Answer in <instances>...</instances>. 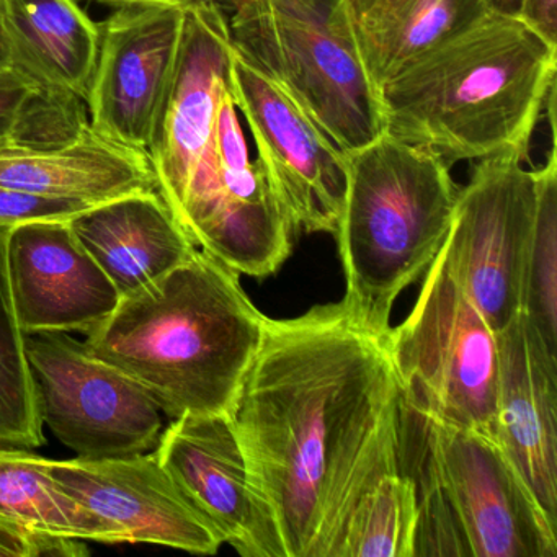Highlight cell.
<instances>
[{"label":"cell","instance_id":"6da1fadb","mask_svg":"<svg viewBox=\"0 0 557 557\" xmlns=\"http://www.w3.org/2000/svg\"><path fill=\"white\" fill-rule=\"evenodd\" d=\"M387 334L344 299L265 318L227 416L282 557H335L355 502L400 468L403 389Z\"/></svg>","mask_w":557,"mask_h":557},{"label":"cell","instance_id":"7a4b0ae2","mask_svg":"<svg viewBox=\"0 0 557 557\" xmlns=\"http://www.w3.org/2000/svg\"><path fill=\"white\" fill-rule=\"evenodd\" d=\"M265 315L240 275L205 250L120 299L86 334L87 350L178 419L227 413L262 342Z\"/></svg>","mask_w":557,"mask_h":557},{"label":"cell","instance_id":"3957f363","mask_svg":"<svg viewBox=\"0 0 557 557\" xmlns=\"http://www.w3.org/2000/svg\"><path fill=\"white\" fill-rule=\"evenodd\" d=\"M556 70L557 45L491 12L377 89L384 132L449 165L528 158Z\"/></svg>","mask_w":557,"mask_h":557},{"label":"cell","instance_id":"277c9868","mask_svg":"<svg viewBox=\"0 0 557 557\" xmlns=\"http://www.w3.org/2000/svg\"><path fill=\"white\" fill-rule=\"evenodd\" d=\"M345 190L335 226L344 302L380 334L391 331L400 293L438 256L459 188L449 164L383 132L344 154Z\"/></svg>","mask_w":557,"mask_h":557},{"label":"cell","instance_id":"5b68a950","mask_svg":"<svg viewBox=\"0 0 557 557\" xmlns=\"http://www.w3.org/2000/svg\"><path fill=\"white\" fill-rule=\"evenodd\" d=\"M234 50L269 77L338 149L384 132L380 100L351 40L341 0H231Z\"/></svg>","mask_w":557,"mask_h":557},{"label":"cell","instance_id":"8992f818","mask_svg":"<svg viewBox=\"0 0 557 557\" xmlns=\"http://www.w3.org/2000/svg\"><path fill=\"white\" fill-rule=\"evenodd\" d=\"M387 344L407 404L495 438L498 335L440 252L423 275L416 306L391 327Z\"/></svg>","mask_w":557,"mask_h":557},{"label":"cell","instance_id":"52a82bcc","mask_svg":"<svg viewBox=\"0 0 557 557\" xmlns=\"http://www.w3.org/2000/svg\"><path fill=\"white\" fill-rule=\"evenodd\" d=\"M403 438L442 488L469 557H556L547 517L500 443L429 416L403 397Z\"/></svg>","mask_w":557,"mask_h":557},{"label":"cell","instance_id":"ba28073f","mask_svg":"<svg viewBox=\"0 0 557 557\" xmlns=\"http://www.w3.org/2000/svg\"><path fill=\"white\" fill-rule=\"evenodd\" d=\"M175 220L198 249L240 276L273 275L292 253L298 230L259 162L250 161L230 84L221 94L213 141Z\"/></svg>","mask_w":557,"mask_h":557},{"label":"cell","instance_id":"9c48e42d","mask_svg":"<svg viewBox=\"0 0 557 557\" xmlns=\"http://www.w3.org/2000/svg\"><path fill=\"white\" fill-rule=\"evenodd\" d=\"M528 158L500 152L481 159L459 188L440 249L449 273L495 332L521 312L524 259L536 207V174Z\"/></svg>","mask_w":557,"mask_h":557},{"label":"cell","instance_id":"30bf717a","mask_svg":"<svg viewBox=\"0 0 557 557\" xmlns=\"http://www.w3.org/2000/svg\"><path fill=\"white\" fill-rule=\"evenodd\" d=\"M41 422L79 458L148 453L162 410L132 377L94 357L70 332L25 334Z\"/></svg>","mask_w":557,"mask_h":557},{"label":"cell","instance_id":"8fae6325","mask_svg":"<svg viewBox=\"0 0 557 557\" xmlns=\"http://www.w3.org/2000/svg\"><path fill=\"white\" fill-rule=\"evenodd\" d=\"M230 90L249 126L257 162L296 230L334 234L344 201V152L236 50Z\"/></svg>","mask_w":557,"mask_h":557},{"label":"cell","instance_id":"7c38bea8","mask_svg":"<svg viewBox=\"0 0 557 557\" xmlns=\"http://www.w3.org/2000/svg\"><path fill=\"white\" fill-rule=\"evenodd\" d=\"M233 54L223 2L195 0L185 5L177 60L146 149L158 194L174 218L213 141Z\"/></svg>","mask_w":557,"mask_h":557},{"label":"cell","instance_id":"4fadbf2b","mask_svg":"<svg viewBox=\"0 0 557 557\" xmlns=\"http://www.w3.org/2000/svg\"><path fill=\"white\" fill-rule=\"evenodd\" d=\"M50 471L54 482L109 531L112 544H156L207 556L224 544L154 449L110 458L51 459Z\"/></svg>","mask_w":557,"mask_h":557},{"label":"cell","instance_id":"5bb4252c","mask_svg":"<svg viewBox=\"0 0 557 557\" xmlns=\"http://www.w3.org/2000/svg\"><path fill=\"white\" fill-rule=\"evenodd\" d=\"M185 5L123 4L100 25L87 90L89 123L103 138L146 152L177 60Z\"/></svg>","mask_w":557,"mask_h":557},{"label":"cell","instance_id":"9a60e30c","mask_svg":"<svg viewBox=\"0 0 557 557\" xmlns=\"http://www.w3.org/2000/svg\"><path fill=\"white\" fill-rule=\"evenodd\" d=\"M154 453L224 544L244 557H282L278 534L250 485L246 456L227 413L172 419Z\"/></svg>","mask_w":557,"mask_h":557},{"label":"cell","instance_id":"2e32d148","mask_svg":"<svg viewBox=\"0 0 557 557\" xmlns=\"http://www.w3.org/2000/svg\"><path fill=\"white\" fill-rule=\"evenodd\" d=\"M5 250L15 312L25 334H89L122 299L70 221L11 227Z\"/></svg>","mask_w":557,"mask_h":557},{"label":"cell","instance_id":"e0dca14e","mask_svg":"<svg viewBox=\"0 0 557 557\" xmlns=\"http://www.w3.org/2000/svg\"><path fill=\"white\" fill-rule=\"evenodd\" d=\"M497 335L495 440L557 523V351L523 312Z\"/></svg>","mask_w":557,"mask_h":557},{"label":"cell","instance_id":"ac0fdd59","mask_svg":"<svg viewBox=\"0 0 557 557\" xmlns=\"http://www.w3.org/2000/svg\"><path fill=\"white\" fill-rule=\"evenodd\" d=\"M70 224L122 298L158 282L198 249L158 191L96 205Z\"/></svg>","mask_w":557,"mask_h":557},{"label":"cell","instance_id":"d6986e66","mask_svg":"<svg viewBox=\"0 0 557 557\" xmlns=\"http://www.w3.org/2000/svg\"><path fill=\"white\" fill-rule=\"evenodd\" d=\"M0 185L92 205L158 191L148 154L103 138L92 126L57 148L0 151Z\"/></svg>","mask_w":557,"mask_h":557},{"label":"cell","instance_id":"ffe728a7","mask_svg":"<svg viewBox=\"0 0 557 557\" xmlns=\"http://www.w3.org/2000/svg\"><path fill=\"white\" fill-rule=\"evenodd\" d=\"M374 89L491 14L485 0H341Z\"/></svg>","mask_w":557,"mask_h":557},{"label":"cell","instance_id":"44dd1931","mask_svg":"<svg viewBox=\"0 0 557 557\" xmlns=\"http://www.w3.org/2000/svg\"><path fill=\"white\" fill-rule=\"evenodd\" d=\"M11 67L53 92L86 100L100 45L76 0H0Z\"/></svg>","mask_w":557,"mask_h":557},{"label":"cell","instance_id":"7402d4cb","mask_svg":"<svg viewBox=\"0 0 557 557\" xmlns=\"http://www.w3.org/2000/svg\"><path fill=\"white\" fill-rule=\"evenodd\" d=\"M51 459L0 446V521L35 533L112 544L109 531L54 482Z\"/></svg>","mask_w":557,"mask_h":557},{"label":"cell","instance_id":"603a6c76","mask_svg":"<svg viewBox=\"0 0 557 557\" xmlns=\"http://www.w3.org/2000/svg\"><path fill=\"white\" fill-rule=\"evenodd\" d=\"M419 502L403 468L374 479L345 521L335 557H413Z\"/></svg>","mask_w":557,"mask_h":557},{"label":"cell","instance_id":"cb8c5ba5","mask_svg":"<svg viewBox=\"0 0 557 557\" xmlns=\"http://www.w3.org/2000/svg\"><path fill=\"white\" fill-rule=\"evenodd\" d=\"M550 149L546 164L534 169L536 207L524 259L521 312L540 332L547 347L557 351V152L556 90L546 102Z\"/></svg>","mask_w":557,"mask_h":557},{"label":"cell","instance_id":"d4e9b609","mask_svg":"<svg viewBox=\"0 0 557 557\" xmlns=\"http://www.w3.org/2000/svg\"><path fill=\"white\" fill-rule=\"evenodd\" d=\"M9 230L0 226V446L35 449L45 445V426L25 332L12 298L5 250Z\"/></svg>","mask_w":557,"mask_h":557},{"label":"cell","instance_id":"484cf974","mask_svg":"<svg viewBox=\"0 0 557 557\" xmlns=\"http://www.w3.org/2000/svg\"><path fill=\"white\" fill-rule=\"evenodd\" d=\"M96 205L73 198L50 197L0 185V226L14 227L35 221H70Z\"/></svg>","mask_w":557,"mask_h":557},{"label":"cell","instance_id":"4316f807","mask_svg":"<svg viewBox=\"0 0 557 557\" xmlns=\"http://www.w3.org/2000/svg\"><path fill=\"white\" fill-rule=\"evenodd\" d=\"M40 89L14 67L0 71V151L18 148L25 120Z\"/></svg>","mask_w":557,"mask_h":557},{"label":"cell","instance_id":"83f0119b","mask_svg":"<svg viewBox=\"0 0 557 557\" xmlns=\"http://www.w3.org/2000/svg\"><path fill=\"white\" fill-rule=\"evenodd\" d=\"M89 549L83 540L35 533L0 521V557H79Z\"/></svg>","mask_w":557,"mask_h":557},{"label":"cell","instance_id":"f1b7e54d","mask_svg":"<svg viewBox=\"0 0 557 557\" xmlns=\"http://www.w3.org/2000/svg\"><path fill=\"white\" fill-rule=\"evenodd\" d=\"M518 18L544 40L557 45V0H521Z\"/></svg>","mask_w":557,"mask_h":557},{"label":"cell","instance_id":"f546056e","mask_svg":"<svg viewBox=\"0 0 557 557\" xmlns=\"http://www.w3.org/2000/svg\"><path fill=\"white\" fill-rule=\"evenodd\" d=\"M485 2L494 14L508 15V17H518L520 14L521 0H485Z\"/></svg>","mask_w":557,"mask_h":557},{"label":"cell","instance_id":"4dcf8cb0","mask_svg":"<svg viewBox=\"0 0 557 557\" xmlns=\"http://www.w3.org/2000/svg\"><path fill=\"white\" fill-rule=\"evenodd\" d=\"M102 4L109 5H123V4H174V5H187L195 2V0H97Z\"/></svg>","mask_w":557,"mask_h":557},{"label":"cell","instance_id":"1f68e13d","mask_svg":"<svg viewBox=\"0 0 557 557\" xmlns=\"http://www.w3.org/2000/svg\"><path fill=\"white\" fill-rule=\"evenodd\" d=\"M11 67V54H9L8 40H5L2 15H0V71Z\"/></svg>","mask_w":557,"mask_h":557},{"label":"cell","instance_id":"d6a6232c","mask_svg":"<svg viewBox=\"0 0 557 557\" xmlns=\"http://www.w3.org/2000/svg\"><path fill=\"white\" fill-rule=\"evenodd\" d=\"M221 2H224V4H227V2H231V0H221Z\"/></svg>","mask_w":557,"mask_h":557}]
</instances>
